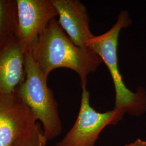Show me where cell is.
Instances as JSON below:
<instances>
[{"instance_id": "8992f818", "label": "cell", "mask_w": 146, "mask_h": 146, "mask_svg": "<svg viewBox=\"0 0 146 146\" xmlns=\"http://www.w3.org/2000/svg\"><path fill=\"white\" fill-rule=\"evenodd\" d=\"M15 37L26 52H31L49 21L58 16L52 0H16Z\"/></svg>"}, {"instance_id": "3957f363", "label": "cell", "mask_w": 146, "mask_h": 146, "mask_svg": "<svg viewBox=\"0 0 146 146\" xmlns=\"http://www.w3.org/2000/svg\"><path fill=\"white\" fill-rule=\"evenodd\" d=\"M25 78L16 91L43 125L48 141L58 137L62 131L58 104L47 79L38 67L31 51L26 52Z\"/></svg>"}, {"instance_id": "ba28073f", "label": "cell", "mask_w": 146, "mask_h": 146, "mask_svg": "<svg viewBox=\"0 0 146 146\" xmlns=\"http://www.w3.org/2000/svg\"><path fill=\"white\" fill-rule=\"evenodd\" d=\"M26 54L15 37L0 47L1 93H14L25 80Z\"/></svg>"}, {"instance_id": "30bf717a", "label": "cell", "mask_w": 146, "mask_h": 146, "mask_svg": "<svg viewBox=\"0 0 146 146\" xmlns=\"http://www.w3.org/2000/svg\"><path fill=\"white\" fill-rule=\"evenodd\" d=\"M47 140L41 125L38 123L31 134L18 146H46Z\"/></svg>"}, {"instance_id": "7a4b0ae2", "label": "cell", "mask_w": 146, "mask_h": 146, "mask_svg": "<svg viewBox=\"0 0 146 146\" xmlns=\"http://www.w3.org/2000/svg\"><path fill=\"white\" fill-rule=\"evenodd\" d=\"M131 23L129 13L122 11L115 25L108 31L93 36L87 43V48L96 53L104 62L113 79L115 90V108L131 115H140L146 110V93L142 87L136 92L125 86L118 66L117 47L120 32Z\"/></svg>"}, {"instance_id": "6da1fadb", "label": "cell", "mask_w": 146, "mask_h": 146, "mask_svg": "<svg viewBox=\"0 0 146 146\" xmlns=\"http://www.w3.org/2000/svg\"><path fill=\"white\" fill-rule=\"evenodd\" d=\"M31 52L46 78L55 69L68 68L78 74L82 89L87 88L89 74L95 72L103 63L93 50L75 45L56 19L48 23L38 37Z\"/></svg>"}, {"instance_id": "277c9868", "label": "cell", "mask_w": 146, "mask_h": 146, "mask_svg": "<svg viewBox=\"0 0 146 146\" xmlns=\"http://www.w3.org/2000/svg\"><path fill=\"white\" fill-rule=\"evenodd\" d=\"M81 104L76 120L71 129L55 146H95L101 132L107 125L122 120L125 112L114 108L104 113L97 111L90 104V93L82 89Z\"/></svg>"}, {"instance_id": "5b68a950", "label": "cell", "mask_w": 146, "mask_h": 146, "mask_svg": "<svg viewBox=\"0 0 146 146\" xmlns=\"http://www.w3.org/2000/svg\"><path fill=\"white\" fill-rule=\"evenodd\" d=\"M36 117L16 91L0 92V146H18L36 127Z\"/></svg>"}, {"instance_id": "8fae6325", "label": "cell", "mask_w": 146, "mask_h": 146, "mask_svg": "<svg viewBox=\"0 0 146 146\" xmlns=\"http://www.w3.org/2000/svg\"><path fill=\"white\" fill-rule=\"evenodd\" d=\"M125 146H146V141H143L140 139H137L136 140Z\"/></svg>"}, {"instance_id": "9c48e42d", "label": "cell", "mask_w": 146, "mask_h": 146, "mask_svg": "<svg viewBox=\"0 0 146 146\" xmlns=\"http://www.w3.org/2000/svg\"><path fill=\"white\" fill-rule=\"evenodd\" d=\"M16 0H0V47L15 37L17 27Z\"/></svg>"}, {"instance_id": "52a82bcc", "label": "cell", "mask_w": 146, "mask_h": 146, "mask_svg": "<svg viewBox=\"0 0 146 146\" xmlns=\"http://www.w3.org/2000/svg\"><path fill=\"white\" fill-rule=\"evenodd\" d=\"M58 13V23L77 46L87 48L94 36L89 28L87 7L78 0H52Z\"/></svg>"}]
</instances>
